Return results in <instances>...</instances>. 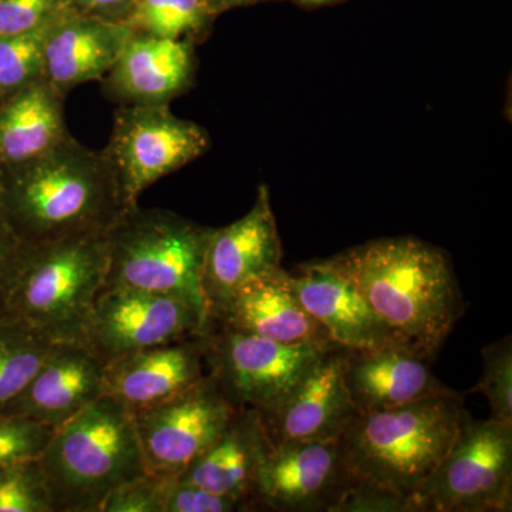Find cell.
I'll use <instances>...</instances> for the list:
<instances>
[{
    "instance_id": "6da1fadb",
    "label": "cell",
    "mask_w": 512,
    "mask_h": 512,
    "mask_svg": "<svg viewBox=\"0 0 512 512\" xmlns=\"http://www.w3.org/2000/svg\"><path fill=\"white\" fill-rule=\"evenodd\" d=\"M328 261L397 338L431 359L463 315V295L450 259L421 239H375Z\"/></svg>"
},
{
    "instance_id": "7a4b0ae2",
    "label": "cell",
    "mask_w": 512,
    "mask_h": 512,
    "mask_svg": "<svg viewBox=\"0 0 512 512\" xmlns=\"http://www.w3.org/2000/svg\"><path fill=\"white\" fill-rule=\"evenodd\" d=\"M0 195L6 227L23 245L107 231L127 208L103 150L72 134L43 156L5 168Z\"/></svg>"
},
{
    "instance_id": "3957f363",
    "label": "cell",
    "mask_w": 512,
    "mask_h": 512,
    "mask_svg": "<svg viewBox=\"0 0 512 512\" xmlns=\"http://www.w3.org/2000/svg\"><path fill=\"white\" fill-rule=\"evenodd\" d=\"M466 412L457 392L380 412L357 413L340 437L352 476L406 498L417 494L453 443Z\"/></svg>"
},
{
    "instance_id": "277c9868",
    "label": "cell",
    "mask_w": 512,
    "mask_h": 512,
    "mask_svg": "<svg viewBox=\"0 0 512 512\" xmlns=\"http://www.w3.org/2000/svg\"><path fill=\"white\" fill-rule=\"evenodd\" d=\"M39 463L53 512H101L114 490L148 473L133 414L107 394L56 429Z\"/></svg>"
},
{
    "instance_id": "5b68a950",
    "label": "cell",
    "mask_w": 512,
    "mask_h": 512,
    "mask_svg": "<svg viewBox=\"0 0 512 512\" xmlns=\"http://www.w3.org/2000/svg\"><path fill=\"white\" fill-rule=\"evenodd\" d=\"M104 232L22 244L6 316L23 320L53 342L83 343L106 279Z\"/></svg>"
},
{
    "instance_id": "8992f818",
    "label": "cell",
    "mask_w": 512,
    "mask_h": 512,
    "mask_svg": "<svg viewBox=\"0 0 512 512\" xmlns=\"http://www.w3.org/2000/svg\"><path fill=\"white\" fill-rule=\"evenodd\" d=\"M211 231L173 211L138 204L124 208L104 232L107 272L103 288L175 296L195 306L208 320L201 281Z\"/></svg>"
},
{
    "instance_id": "52a82bcc",
    "label": "cell",
    "mask_w": 512,
    "mask_h": 512,
    "mask_svg": "<svg viewBox=\"0 0 512 512\" xmlns=\"http://www.w3.org/2000/svg\"><path fill=\"white\" fill-rule=\"evenodd\" d=\"M512 501V421L464 412L453 443L417 494V512H507Z\"/></svg>"
},
{
    "instance_id": "ba28073f",
    "label": "cell",
    "mask_w": 512,
    "mask_h": 512,
    "mask_svg": "<svg viewBox=\"0 0 512 512\" xmlns=\"http://www.w3.org/2000/svg\"><path fill=\"white\" fill-rule=\"evenodd\" d=\"M210 148L204 127L171 113L168 104L121 106L103 153L126 207L165 175L197 160Z\"/></svg>"
},
{
    "instance_id": "9c48e42d",
    "label": "cell",
    "mask_w": 512,
    "mask_h": 512,
    "mask_svg": "<svg viewBox=\"0 0 512 512\" xmlns=\"http://www.w3.org/2000/svg\"><path fill=\"white\" fill-rule=\"evenodd\" d=\"M208 373L237 409H276L325 348L285 345L208 322L204 332ZM333 345V343H332ZM330 346V345H329Z\"/></svg>"
},
{
    "instance_id": "30bf717a",
    "label": "cell",
    "mask_w": 512,
    "mask_h": 512,
    "mask_svg": "<svg viewBox=\"0 0 512 512\" xmlns=\"http://www.w3.org/2000/svg\"><path fill=\"white\" fill-rule=\"evenodd\" d=\"M204 313L175 296L134 288H103L90 312L83 343L101 362L154 348L207 329Z\"/></svg>"
},
{
    "instance_id": "8fae6325",
    "label": "cell",
    "mask_w": 512,
    "mask_h": 512,
    "mask_svg": "<svg viewBox=\"0 0 512 512\" xmlns=\"http://www.w3.org/2000/svg\"><path fill=\"white\" fill-rule=\"evenodd\" d=\"M235 412L208 373L173 399L131 413L148 473L180 477L224 433Z\"/></svg>"
},
{
    "instance_id": "7c38bea8",
    "label": "cell",
    "mask_w": 512,
    "mask_h": 512,
    "mask_svg": "<svg viewBox=\"0 0 512 512\" xmlns=\"http://www.w3.org/2000/svg\"><path fill=\"white\" fill-rule=\"evenodd\" d=\"M355 483L339 440L268 439L252 503L255 511L333 512Z\"/></svg>"
},
{
    "instance_id": "4fadbf2b",
    "label": "cell",
    "mask_w": 512,
    "mask_h": 512,
    "mask_svg": "<svg viewBox=\"0 0 512 512\" xmlns=\"http://www.w3.org/2000/svg\"><path fill=\"white\" fill-rule=\"evenodd\" d=\"M282 242L266 185L259 187L247 215L212 228L202 268L208 319L239 286L281 268Z\"/></svg>"
},
{
    "instance_id": "5bb4252c",
    "label": "cell",
    "mask_w": 512,
    "mask_h": 512,
    "mask_svg": "<svg viewBox=\"0 0 512 512\" xmlns=\"http://www.w3.org/2000/svg\"><path fill=\"white\" fill-rule=\"evenodd\" d=\"M346 348L328 346L309 367L284 402L261 413L271 441L339 440L357 410L345 383Z\"/></svg>"
},
{
    "instance_id": "9a60e30c",
    "label": "cell",
    "mask_w": 512,
    "mask_h": 512,
    "mask_svg": "<svg viewBox=\"0 0 512 512\" xmlns=\"http://www.w3.org/2000/svg\"><path fill=\"white\" fill-rule=\"evenodd\" d=\"M208 322L285 345L325 348L333 343L302 305L292 275L282 266L239 286Z\"/></svg>"
},
{
    "instance_id": "2e32d148",
    "label": "cell",
    "mask_w": 512,
    "mask_h": 512,
    "mask_svg": "<svg viewBox=\"0 0 512 512\" xmlns=\"http://www.w3.org/2000/svg\"><path fill=\"white\" fill-rule=\"evenodd\" d=\"M207 375L202 332L107 363L104 394L134 413L173 399Z\"/></svg>"
},
{
    "instance_id": "e0dca14e",
    "label": "cell",
    "mask_w": 512,
    "mask_h": 512,
    "mask_svg": "<svg viewBox=\"0 0 512 512\" xmlns=\"http://www.w3.org/2000/svg\"><path fill=\"white\" fill-rule=\"evenodd\" d=\"M106 363L82 342H55L26 389L3 414L59 429L104 396Z\"/></svg>"
},
{
    "instance_id": "ac0fdd59",
    "label": "cell",
    "mask_w": 512,
    "mask_h": 512,
    "mask_svg": "<svg viewBox=\"0 0 512 512\" xmlns=\"http://www.w3.org/2000/svg\"><path fill=\"white\" fill-rule=\"evenodd\" d=\"M291 275L302 305L336 345L350 350L406 345L328 258L299 265Z\"/></svg>"
},
{
    "instance_id": "d6986e66",
    "label": "cell",
    "mask_w": 512,
    "mask_h": 512,
    "mask_svg": "<svg viewBox=\"0 0 512 512\" xmlns=\"http://www.w3.org/2000/svg\"><path fill=\"white\" fill-rule=\"evenodd\" d=\"M431 357L407 345L346 350L345 383L357 413L397 409L453 393L431 372Z\"/></svg>"
},
{
    "instance_id": "ffe728a7",
    "label": "cell",
    "mask_w": 512,
    "mask_h": 512,
    "mask_svg": "<svg viewBox=\"0 0 512 512\" xmlns=\"http://www.w3.org/2000/svg\"><path fill=\"white\" fill-rule=\"evenodd\" d=\"M197 57L192 40L136 35L103 77L104 93L121 106L168 104L190 89Z\"/></svg>"
},
{
    "instance_id": "44dd1931",
    "label": "cell",
    "mask_w": 512,
    "mask_h": 512,
    "mask_svg": "<svg viewBox=\"0 0 512 512\" xmlns=\"http://www.w3.org/2000/svg\"><path fill=\"white\" fill-rule=\"evenodd\" d=\"M133 35L123 23L64 9L47 30L45 79L64 96L79 84L101 80Z\"/></svg>"
},
{
    "instance_id": "7402d4cb",
    "label": "cell",
    "mask_w": 512,
    "mask_h": 512,
    "mask_svg": "<svg viewBox=\"0 0 512 512\" xmlns=\"http://www.w3.org/2000/svg\"><path fill=\"white\" fill-rule=\"evenodd\" d=\"M64 94L45 77L0 99V164L19 167L69 137Z\"/></svg>"
},
{
    "instance_id": "603a6c76",
    "label": "cell",
    "mask_w": 512,
    "mask_h": 512,
    "mask_svg": "<svg viewBox=\"0 0 512 512\" xmlns=\"http://www.w3.org/2000/svg\"><path fill=\"white\" fill-rule=\"evenodd\" d=\"M266 444L258 410L237 409L224 433L178 478L212 493L247 500L254 508L252 493Z\"/></svg>"
},
{
    "instance_id": "cb8c5ba5",
    "label": "cell",
    "mask_w": 512,
    "mask_h": 512,
    "mask_svg": "<svg viewBox=\"0 0 512 512\" xmlns=\"http://www.w3.org/2000/svg\"><path fill=\"white\" fill-rule=\"evenodd\" d=\"M53 345L23 320L0 318V413L26 389Z\"/></svg>"
},
{
    "instance_id": "d4e9b609",
    "label": "cell",
    "mask_w": 512,
    "mask_h": 512,
    "mask_svg": "<svg viewBox=\"0 0 512 512\" xmlns=\"http://www.w3.org/2000/svg\"><path fill=\"white\" fill-rule=\"evenodd\" d=\"M212 16L207 0H131L121 23L136 35L195 42Z\"/></svg>"
},
{
    "instance_id": "484cf974",
    "label": "cell",
    "mask_w": 512,
    "mask_h": 512,
    "mask_svg": "<svg viewBox=\"0 0 512 512\" xmlns=\"http://www.w3.org/2000/svg\"><path fill=\"white\" fill-rule=\"evenodd\" d=\"M55 19L30 32L0 37V99L45 77V40Z\"/></svg>"
},
{
    "instance_id": "4316f807",
    "label": "cell",
    "mask_w": 512,
    "mask_h": 512,
    "mask_svg": "<svg viewBox=\"0 0 512 512\" xmlns=\"http://www.w3.org/2000/svg\"><path fill=\"white\" fill-rule=\"evenodd\" d=\"M483 373L471 393L483 394L490 404V419L512 421L511 336L490 343L481 350Z\"/></svg>"
},
{
    "instance_id": "83f0119b",
    "label": "cell",
    "mask_w": 512,
    "mask_h": 512,
    "mask_svg": "<svg viewBox=\"0 0 512 512\" xmlns=\"http://www.w3.org/2000/svg\"><path fill=\"white\" fill-rule=\"evenodd\" d=\"M0 512H53L39 460L0 468Z\"/></svg>"
},
{
    "instance_id": "f1b7e54d",
    "label": "cell",
    "mask_w": 512,
    "mask_h": 512,
    "mask_svg": "<svg viewBox=\"0 0 512 512\" xmlns=\"http://www.w3.org/2000/svg\"><path fill=\"white\" fill-rule=\"evenodd\" d=\"M55 431L29 417L0 413V468L39 460Z\"/></svg>"
},
{
    "instance_id": "f546056e",
    "label": "cell",
    "mask_w": 512,
    "mask_h": 512,
    "mask_svg": "<svg viewBox=\"0 0 512 512\" xmlns=\"http://www.w3.org/2000/svg\"><path fill=\"white\" fill-rule=\"evenodd\" d=\"M175 478L144 474L114 490L101 512H163L168 488Z\"/></svg>"
},
{
    "instance_id": "4dcf8cb0",
    "label": "cell",
    "mask_w": 512,
    "mask_h": 512,
    "mask_svg": "<svg viewBox=\"0 0 512 512\" xmlns=\"http://www.w3.org/2000/svg\"><path fill=\"white\" fill-rule=\"evenodd\" d=\"M254 511L241 498L212 493L207 488L175 478L165 497L163 512H235Z\"/></svg>"
},
{
    "instance_id": "1f68e13d",
    "label": "cell",
    "mask_w": 512,
    "mask_h": 512,
    "mask_svg": "<svg viewBox=\"0 0 512 512\" xmlns=\"http://www.w3.org/2000/svg\"><path fill=\"white\" fill-rule=\"evenodd\" d=\"M63 10V0H0V37L40 28Z\"/></svg>"
},
{
    "instance_id": "d6a6232c",
    "label": "cell",
    "mask_w": 512,
    "mask_h": 512,
    "mask_svg": "<svg viewBox=\"0 0 512 512\" xmlns=\"http://www.w3.org/2000/svg\"><path fill=\"white\" fill-rule=\"evenodd\" d=\"M333 512H414V507L393 491L356 480Z\"/></svg>"
},
{
    "instance_id": "836d02e7",
    "label": "cell",
    "mask_w": 512,
    "mask_h": 512,
    "mask_svg": "<svg viewBox=\"0 0 512 512\" xmlns=\"http://www.w3.org/2000/svg\"><path fill=\"white\" fill-rule=\"evenodd\" d=\"M20 248L22 244L12 231L6 225L0 227V318L6 316L10 288L18 269Z\"/></svg>"
},
{
    "instance_id": "e575fe53",
    "label": "cell",
    "mask_w": 512,
    "mask_h": 512,
    "mask_svg": "<svg viewBox=\"0 0 512 512\" xmlns=\"http://www.w3.org/2000/svg\"><path fill=\"white\" fill-rule=\"evenodd\" d=\"M130 2L131 0H63V6L64 9L82 15L121 23Z\"/></svg>"
},
{
    "instance_id": "d590c367",
    "label": "cell",
    "mask_w": 512,
    "mask_h": 512,
    "mask_svg": "<svg viewBox=\"0 0 512 512\" xmlns=\"http://www.w3.org/2000/svg\"><path fill=\"white\" fill-rule=\"evenodd\" d=\"M212 15H220L225 10L239 8V6L252 5V3L264 2V0H207Z\"/></svg>"
},
{
    "instance_id": "8d00e7d4",
    "label": "cell",
    "mask_w": 512,
    "mask_h": 512,
    "mask_svg": "<svg viewBox=\"0 0 512 512\" xmlns=\"http://www.w3.org/2000/svg\"><path fill=\"white\" fill-rule=\"evenodd\" d=\"M293 2L299 3L302 6H320L336 2V0H293Z\"/></svg>"
},
{
    "instance_id": "74e56055",
    "label": "cell",
    "mask_w": 512,
    "mask_h": 512,
    "mask_svg": "<svg viewBox=\"0 0 512 512\" xmlns=\"http://www.w3.org/2000/svg\"><path fill=\"white\" fill-rule=\"evenodd\" d=\"M5 224V212H3V202L2 195H0V227H3Z\"/></svg>"
}]
</instances>
